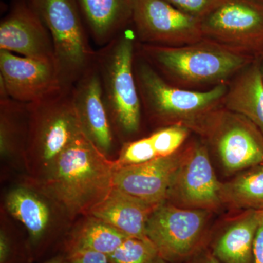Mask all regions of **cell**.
Listing matches in <instances>:
<instances>
[{
  "label": "cell",
  "instance_id": "cell-24",
  "mask_svg": "<svg viewBox=\"0 0 263 263\" xmlns=\"http://www.w3.org/2000/svg\"><path fill=\"white\" fill-rule=\"evenodd\" d=\"M157 249L148 238L128 237L108 256L110 263H156Z\"/></svg>",
  "mask_w": 263,
  "mask_h": 263
},
{
  "label": "cell",
  "instance_id": "cell-3",
  "mask_svg": "<svg viewBox=\"0 0 263 263\" xmlns=\"http://www.w3.org/2000/svg\"><path fill=\"white\" fill-rule=\"evenodd\" d=\"M137 52L134 72L142 106L162 127L182 124L192 131L208 114L222 106L228 84L205 91L178 87L165 80Z\"/></svg>",
  "mask_w": 263,
  "mask_h": 263
},
{
  "label": "cell",
  "instance_id": "cell-6",
  "mask_svg": "<svg viewBox=\"0 0 263 263\" xmlns=\"http://www.w3.org/2000/svg\"><path fill=\"white\" fill-rule=\"evenodd\" d=\"M51 34L55 62L65 87H72L96 60L77 0H31Z\"/></svg>",
  "mask_w": 263,
  "mask_h": 263
},
{
  "label": "cell",
  "instance_id": "cell-2",
  "mask_svg": "<svg viewBox=\"0 0 263 263\" xmlns=\"http://www.w3.org/2000/svg\"><path fill=\"white\" fill-rule=\"evenodd\" d=\"M138 53L165 80L182 89L203 91L229 84L257 57L203 39L178 47L139 45Z\"/></svg>",
  "mask_w": 263,
  "mask_h": 263
},
{
  "label": "cell",
  "instance_id": "cell-21",
  "mask_svg": "<svg viewBox=\"0 0 263 263\" xmlns=\"http://www.w3.org/2000/svg\"><path fill=\"white\" fill-rule=\"evenodd\" d=\"M223 207L233 211H263V162L221 182Z\"/></svg>",
  "mask_w": 263,
  "mask_h": 263
},
{
  "label": "cell",
  "instance_id": "cell-16",
  "mask_svg": "<svg viewBox=\"0 0 263 263\" xmlns=\"http://www.w3.org/2000/svg\"><path fill=\"white\" fill-rule=\"evenodd\" d=\"M261 214L262 211H239L219 229L211 230L207 247L221 263H253Z\"/></svg>",
  "mask_w": 263,
  "mask_h": 263
},
{
  "label": "cell",
  "instance_id": "cell-31",
  "mask_svg": "<svg viewBox=\"0 0 263 263\" xmlns=\"http://www.w3.org/2000/svg\"><path fill=\"white\" fill-rule=\"evenodd\" d=\"M42 263H67L66 262V258L65 254H57L54 257L44 261Z\"/></svg>",
  "mask_w": 263,
  "mask_h": 263
},
{
  "label": "cell",
  "instance_id": "cell-25",
  "mask_svg": "<svg viewBox=\"0 0 263 263\" xmlns=\"http://www.w3.org/2000/svg\"><path fill=\"white\" fill-rule=\"evenodd\" d=\"M192 131L182 124L161 128L150 136L157 157H167L181 149Z\"/></svg>",
  "mask_w": 263,
  "mask_h": 263
},
{
  "label": "cell",
  "instance_id": "cell-27",
  "mask_svg": "<svg viewBox=\"0 0 263 263\" xmlns=\"http://www.w3.org/2000/svg\"><path fill=\"white\" fill-rule=\"evenodd\" d=\"M190 16L201 20L224 0H164Z\"/></svg>",
  "mask_w": 263,
  "mask_h": 263
},
{
  "label": "cell",
  "instance_id": "cell-5",
  "mask_svg": "<svg viewBox=\"0 0 263 263\" xmlns=\"http://www.w3.org/2000/svg\"><path fill=\"white\" fill-rule=\"evenodd\" d=\"M72 87L62 88L39 101L28 103L29 131L24 154L38 163L44 176L83 133L72 102Z\"/></svg>",
  "mask_w": 263,
  "mask_h": 263
},
{
  "label": "cell",
  "instance_id": "cell-9",
  "mask_svg": "<svg viewBox=\"0 0 263 263\" xmlns=\"http://www.w3.org/2000/svg\"><path fill=\"white\" fill-rule=\"evenodd\" d=\"M200 24L205 39L251 57L263 53V0H224Z\"/></svg>",
  "mask_w": 263,
  "mask_h": 263
},
{
  "label": "cell",
  "instance_id": "cell-29",
  "mask_svg": "<svg viewBox=\"0 0 263 263\" xmlns=\"http://www.w3.org/2000/svg\"><path fill=\"white\" fill-rule=\"evenodd\" d=\"M183 263H221L206 245L197 250Z\"/></svg>",
  "mask_w": 263,
  "mask_h": 263
},
{
  "label": "cell",
  "instance_id": "cell-30",
  "mask_svg": "<svg viewBox=\"0 0 263 263\" xmlns=\"http://www.w3.org/2000/svg\"><path fill=\"white\" fill-rule=\"evenodd\" d=\"M253 263H263V211L254 243Z\"/></svg>",
  "mask_w": 263,
  "mask_h": 263
},
{
  "label": "cell",
  "instance_id": "cell-12",
  "mask_svg": "<svg viewBox=\"0 0 263 263\" xmlns=\"http://www.w3.org/2000/svg\"><path fill=\"white\" fill-rule=\"evenodd\" d=\"M0 82L10 98L32 103L62 88L56 62L35 60L0 50Z\"/></svg>",
  "mask_w": 263,
  "mask_h": 263
},
{
  "label": "cell",
  "instance_id": "cell-23",
  "mask_svg": "<svg viewBox=\"0 0 263 263\" xmlns=\"http://www.w3.org/2000/svg\"><path fill=\"white\" fill-rule=\"evenodd\" d=\"M28 103L10 97L0 98V152L9 157L19 151L25 153L29 131Z\"/></svg>",
  "mask_w": 263,
  "mask_h": 263
},
{
  "label": "cell",
  "instance_id": "cell-1",
  "mask_svg": "<svg viewBox=\"0 0 263 263\" xmlns=\"http://www.w3.org/2000/svg\"><path fill=\"white\" fill-rule=\"evenodd\" d=\"M115 169V161L82 133L45 175L43 190L69 215L88 216L114 188Z\"/></svg>",
  "mask_w": 263,
  "mask_h": 263
},
{
  "label": "cell",
  "instance_id": "cell-8",
  "mask_svg": "<svg viewBox=\"0 0 263 263\" xmlns=\"http://www.w3.org/2000/svg\"><path fill=\"white\" fill-rule=\"evenodd\" d=\"M213 212L160 204L147 221V238L167 263H183L206 245Z\"/></svg>",
  "mask_w": 263,
  "mask_h": 263
},
{
  "label": "cell",
  "instance_id": "cell-4",
  "mask_svg": "<svg viewBox=\"0 0 263 263\" xmlns=\"http://www.w3.org/2000/svg\"><path fill=\"white\" fill-rule=\"evenodd\" d=\"M136 41L134 29H124L97 51L95 60L110 123L124 136L136 134L141 127L142 105L134 72Z\"/></svg>",
  "mask_w": 263,
  "mask_h": 263
},
{
  "label": "cell",
  "instance_id": "cell-19",
  "mask_svg": "<svg viewBox=\"0 0 263 263\" xmlns=\"http://www.w3.org/2000/svg\"><path fill=\"white\" fill-rule=\"evenodd\" d=\"M223 106L245 116L263 133V79L259 57L230 81Z\"/></svg>",
  "mask_w": 263,
  "mask_h": 263
},
{
  "label": "cell",
  "instance_id": "cell-18",
  "mask_svg": "<svg viewBox=\"0 0 263 263\" xmlns=\"http://www.w3.org/2000/svg\"><path fill=\"white\" fill-rule=\"evenodd\" d=\"M90 37L102 48L132 24L135 0H77Z\"/></svg>",
  "mask_w": 263,
  "mask_h": 263
},
{
  "label": "cell",
  "instance_id": "cell-28",
  "mask_svg": "<svg viewBox=\"0 0 263 263\" xmlns=\"http://www.w3.org/2000/svg\"><path fill=\"white\" fill-rule=\"evenodd\" d=\"M65 255L67 263H110L108 255L93 251H73Z\"/></svg>",
  "mask_w": 263,
  "mask_h": 263
},
{
  "label": "cell",
  "instance_id": "cell-17",
  "mask_svg": "<svg viewBox=\"0 0 263 263\" xmlns=\"http://www.w3.org/2000/svg\"><path fill=\"white\" fill-rule=\"evenodd\" d=\"M158 205L113 188L88 216L108 223L128 236L148 238L147 221Z\"/></svg>",
  "mask_w": 263,
  "mask_h": 263
},
{
  "label": "cell",
  "instance_id": "cell-15",
  "mask_svg": "<svg viewBox=\"0 0 263 263\" xmlns=\"http://www.w3.org/2000/svg\"><path fill=\"white\" fill-rule=\"evenodd\" d=\"M72 98L83 133L108 155L113 147V127L104 103L95 62L72 86Z\"/></svg>",
  "mask_w": 263,
  "mask_h": 263
},
{
  "label": "cell",
  "instance_id": "cell-13",
  "mask_svg": "<svg viewBox=\"0 0 263 263\" xmlns=\"http://www.w3.org/2000/svg\"><path fill=\"white\" fill-rule=\"evenodd\" d=\"M0 50L55 62L51 34L31 0H12L0 24Z\"/></svg>",
  "mask_w": 263,
  "mask_h": 263
},
{
  "label": "cell",
  "instance_id": "cell-14",
  "mask_svg": "<svg viewBox=\"0 0 263 263\" xmlns=\"http://www.w3.org/2000/svg\"><path fill=\"white\" fill-rule=\"evenodd\" d=\"M186 152V146L174 155L158 157L144 163L116 167L114 188L132 196L160 205L165 202L167 190Z\"/></svg>",
  "mask_w": 263,
  "mask_h": 263
},
{
  "label": "cell",
  "instance_id": "cell-20",
  "mask_svg": "<svg viewBox=\"0 0 263 263\" xmlns=\"http://www.w3.org/2000/svg\"><path fill=\"white\" fill-rule=\"evenodd\" d=\"M6 206L13 217L27 230L32 249L42 250L47 246L51 213L50 208L37 194L29 189H13L6 197Z\"/></svg>",
  "mask_w": 263,
  "mask_h": 263
},
{
  "label": "cell",
  "instance_id": "cell-11",
  "mask_svg": "<svg viewBox=\"0 0 263 263\" xmlns=\"http://www.w3.org/2000/svg\"><path fill=\"white\" fill-rule=\"evenodd\" d=\"M132 24L141 44L178 47L204 38L200 20L164 0H135Z\"/></svg>",
  "mask_w": 263,
  "mask_h": 263
},
{
  "label": "cell",
  "instance_id": "cell-33",
  "mask_svg": "<svg viewBox=\"0 0 263 263\" xmlns=\"http://www.w3.org/2000/svg\"><path fill=\"white\" fill-rule=\"evenodd\" d=\"M156 263H167L166 261H164V259L161 258V257H159V259H157V262Z\"/></svg>",
  "mask_w": 263,
  "mask_h": 263
},
{
  "label": "cell",
  "instance_id": "cell-26",
  "mask_svg": "<svg viewBox=\"0 0 263 263\" xmlns=\"http://www.w3.org/2000/svg\"><path fill=\"white\" fill-rule=\"evenodd\" d=\"M157 157L150 137H146L124 143L119 157L115 160L116 167L144 163Z\"/></svg>",
  "mask_w": 263,
  "mask_h": 263
},
{
  "label": "cell",
  "instance_id": "cell-10",
  "mask_svg": "<svg viewBox=\"0 0 263 263\" xmlns=\"http://www.w3.org/2000/svg\"><path fill=\"white\" fill-rule=\"evenodd\" d=\"M221 181L213 167L210 153L201 139L186 145V152L171 180L166 202L186 209L214 213L223 208Z\"/></svg>",
  "mask_w": 263,
  "mask_h": 263
},
{
  "label": "cell",
  "instance_id": "cell-32",
  "mask_svg": "<svg viewBox=\"0 0 263 263\" xmlns=\"http://www.w3.org/2000/svg\"><path fill=\"white\" fill-rule=\"evenodd\" d=\"M259 65H260L261 72H262L263 79V53L260 57H259Z\"/></svg>",
  "mask_w": 263,
  "mask_h": 263
},
{
  "label": "cell",
  "instance_id": "cell-22",
  "mask_svg": "<svg viewBox=\"0 0 263 263\" xmlns=\"http://www.w3.org/2000/svg\"><path fill=\"white\" fill-rule=\"evenodd\" d=\"M89 216L84 224L71 233L65 241V254L77 250L93 251L110 255L128 238L105 221Z\"/></svg>",
  "mask_w": 263,
  "mask_h": 263
},
{
  "label": "cell",
  "instance_id": "cell-7",
  "mask_svg": "<svg viewBox=\"0 0 263 263\" xmlns=\"http://www.w3.org/2000/svg\"><path fill=\"white\" fill-rule=\"evenodd\" d=\"M215 155L227 176L263 162V133L245 116L224 106L213 110L192 129Z\"/></svg>",
  "mask_w": 263,
  "mask_h": 263
}]
</instances>
